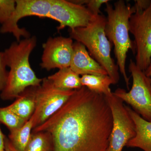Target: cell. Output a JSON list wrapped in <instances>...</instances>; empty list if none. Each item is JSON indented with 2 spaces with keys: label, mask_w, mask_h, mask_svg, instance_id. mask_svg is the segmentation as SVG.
Here are the masks:
<instances>
[{
  "label": "cell",
  "mask_w": 151,
  "mask_h": 151,
  "mask_svg": "<svg viewBox=\"0 0 151 151\" xmlns=\"http://www.w3.org/2000/svg\"><path fill=\"white\" fill-rule=\"evenodd\" d=\"M73 41L62 36L49 38L42 45L43 54L40 65L50 70L70 67L73 53Z\"/></svg>",
  "instance_id": "8fae6325"
},
{
  "label": "cell",
  "mask_w": 151,
  "mask_h": 151,
  "mask_svg": "<svg viewBox=\"0 0 151 151\" xmlns=\"http://www.w3.org/2000/svg\"><path fill=\"white\" fill-rule=\"evenodd\" d=\"M52 0H16L15 8L10 18L0 28L1 33L12 34L17 41L21 38L30 37V33L18 26V22L25 17L36 16L49 17Z\"/></svg>",
  "instance_id": "9c48e42d"
},
{
  "label": "cell",
  "mask_w": 151,
  "mask_h": 151,
  "mask_svg": "<svg viewBox=\"0 0 151 151\" xmlns=\"http://www.w3.org/2000/svg\"><path fill=\"white\" fill-rule=\"evenodd\" d=\"M73 3L85 6L93 15L95 16L101 14L100 8L102 5L108 4V0H76L71 1Z\"/></svg>",
  "instance_id": "44dd1931"
},
{
  "label": "cell",
  "mask_w": 151,
  "mask_h": 151,
  "mask_svg": "<svg viewBox=\"0 0 151 151\" xmlns=\"http://www.w3.org/2000/svg\"><path fill=\"white\" fill-rule=\"evenodd\" d=\"M105 10L108 15L105 33L114 45L117 65L129 89V78L126 71V60L130 50L134 53V42L130 37L129 21L132 15L136 12V9L134 6H131L123 0H119L114 3V6L109 3L106 4Z\"/></svg>",
  "instance_id": "3957f363"
},
{
  "label": "cell",
  "mask_w": 151,
  "mask_h": 151,
  "mask_svg": "<svg viewBox=\"0 0 151 151\" xmlns=\"http://www.w3.org/2000/svg\"><path fill=\"white\" fill-rule=\"evenodd\" d=\"M151 1L137 0L135 1L134 6L136 10H144L147 9L150 5Z\"/></svg>",
  "instance_id": "603a6c76"
},
{
  "label": "cell",
  "mask_w": 151,
  "mask_h": 151,
  "mask_svg": "<svg viewBox=\"0 0 151 151\" xmlns=\"http://www.w3.org/2000/svg\"><path fill=\"white\" fill-rule=\"evenodd\" d=\"M81 86H85L92 92L105 96L112 94L110 86L115 84L108 75H84L80 77Z\"/></svg>",
  "instance_id": "2e32d148"
},
{
  "label": "cell",
  "mask_w": 151,
  "mask_h": 151,
  "mask_svg": "<svg viewBox=\"0 0 151 151\" xmlns=\"http://www.w3.org/2000/svg\"><path fill=\"white\" fill-rule=\"evenodd\" d=\"M106 17L94 16L86 27L70 30V37L85 46L89 54L107 71L115 84L119 82V68L111 57L112 44L105 32Z\"/></svg>",
  "instance_id": "277c9868"
},
{
  "label": "cell",
  "mask_w": 151,
  "mask_h": 151,
  "mask_svg": "<svg viewBox=\"0 0 151 151\" xmlns=\"http://www.w3.org/2000/svg\"><path fill=\"white\" fill-rule=\"evenodd\" d=\"M112 127L106 96L82 86L32 132L50 134L52 151H107Z\"/></svg>",
  "instance_id": "6da1fadb"
},
{
  "label": "cell",
  "mask_w": 151,
  "mask_h": 151,
  "mask_svg": "<svg viewBox=\"0 0 151 151\" xmlns=\"http://www.w3.org/2000/svg\"><path fill=\"white\" fill-rule=\"evenodd\" d=\"M127 108L134 123L136 134L126 146L138 148L144 151H151V122L143 119L129 107L127 106Z\"/></svg>",
  "instance_id": "4fadbf2b"
},
{
  "label": "cell",
  "mask_w": 151,
  "mask_h": 151,
  "mask_svg": "<svg viewBox=\"0 0 151 151\" xmlns=\"http://www.w3.org/2000/svg\"><path fill=\"white\" fill-rule=\"evenodd\" d=\"M73 53L70 68L78 75H108L103 66L89 54L82 44L73 42Z\"/></svg>",
  "instance_id": "7c38bea8"
},
{
  "label": "cell",
  "mask_w": 151,
  "mask_h": 151,
  "mask_svg": "<svg viewBox=\"0 0 151 151\" xmlns=\"http://www.w3.org/2000/svg\"><path fill=\"white\" fill-rule=\"evenodd\" d=\"M5 137L0 128V151H5L4 142Z\"/></svg>",
  "instance_id": "d4e9b609"
},
{
  "label": "cell",
  "mask_w": 151,
  "mask_h": 151,
  "mask_svg": "<svg viewBox=\"0 0 151 151\" xmlns=\"http://www.w3.org/2000/svg\"><path fill=\"white\" fill-rule=\"evenodd\" d=\"M26 122L7 107L0 108V122L6 125L10 131L20 128Z\"/></svg>",
  "instance_id": "d6986e66"
},
{
  "label": "cell",
  "mask_w": 151,
  "mask_h": 151,
  "mask_svg": "<svg viewBox=\"0 0 151 151\" xmlns=\"http://www.w3.org/2000/svg\"><path fill=\"white\" fill-rule=\"evenodd\" d=\"M14 0H0V23L2 25L7 21L15 8Z\"/></svg>",
  "instance_id": "ffe728a7"
},
{
  "label": "cell",
  "mask_w": 151,
  "mask_h": 151,
  "mask_svg": "<svg viewBox=\"0 0 151 151\" xmlns=\"http://www.w3.org/2000/svg\"><path fill=\"white\" fill-rule=\"evenodd\" d=\"M37 45L35 36L13 42L4 52L6 65L10 68L3 100L16 99L27 88L40 86L42 79L38 78L31 67L30 55Z\"/></svg>",
  "instance_id": "7a4b0ae2"
},
{
  "label": "cell",
  "mask_w": 151,
  "mask_h": 151,
  "mask_svg": "<svg viewBox=\"0 0 151 151\" xmlns=\"http://www.w3.org/2000/svg\"><path fill=\"white\" fill-rule=\"evenodd\" d=\"M94 16L85 6L71 1L52 0L48 18L59 23V32L66 27L70 30L86 27Z\"/></svg>",
  "instance_id": "30bf717a"
},
{
  "label": "cell",
  "mask_w": 151,
  "mask_h": 151,
  "mask_svg": "<svg viewBox=\"0 0 151 151\" xmlns=\"http://www.w3.org/2000/svg\"><path fill=\"white\" fill-rule=\"evenodd\" d=\"M129 29L134 39L135 63L145 71L151 63V1L147 9L132 15Z\"/></svg>",
  "instance_id": "8992f818"
},
{
  "label": "cell",
  "mask_w": 151,
  "mask_h": 151,
  "mask_svg": "<svg viewBox=\"0 0 151 151\" xmlns=\"http://www.w3.org/2000/svg\"><path fill=\"white\" fill-rule=\"evenodd\" d=\"M105 96L113 118V127L107 151H122L136 135L135 124L122 100L113 92Z\"/></svg>",
  "instance_id": "52a82bcc"
},
{
  "label": "cell",
  "mask_w": 151,
  "mask_h": 151,
  "mask_svg": "<svg viewBox=\"0 0 151 151\" xmlns=\"http://www.w3.org/2000/svg\"><path fill=\"white\" fill-rule=\"evenodd\" d=\"M5 60L4 52H0V92H2L5 87L7 80L8 72L6 69Z\"/></svg>",
  "instance_id": "7402d4cb"
},
{
  "label": "cell",
  "mask_w": 151,
  "mask_h": 151,
  "mask_svg": "<svg viewBox=\"0 0 151 151\" xmlns=\"http://www.w3.org/2000/svg\"><path fill=\"white\" fill-rule=\"evenodd\" d=\"M52 140L47 132H32L24 151H52Z\"/></svg>",
  "instance_id": "ac0fdd59"
},
{
  "label": "cell",
  "mask_w": 151,
  "mask_h": 151,
  "mask_svg": "<svg viewBox=\"0 0 151 151\" xmlns=\"http://www.w3.org/2000/svg\"><path fill=\"white\" fill-rule=\"evenodd\" d=\"M129 70L133 79L131 90L127 92L118 88L113 94L132 106L143 119L151 122V78L147 76L132 59Z\"/></svg>",
  "instance_id": "5b68a950"
},
{
  "label": "cell",
  "mask_w": 151,
  "mask_h": 151,
  "mask_svg": "<svg viewBox=\"0 0 151 151\" xmlns=\"http://www.w3.org/2000/svg\"><path fill=\"white\" fill-rule=\"evenodd\" d=\"M47 79L57 88L64 90H74L82 87L80 76L70 67L60 69L56 73L50 76Z\"/></svg>",
  "instance_id": "9a60e30c"
},
{
  "label": "cell",
  "mask_w": 151,
  "mask_h": 151,
  "mask_svg": "<svg viewBox=\"0 0 151 151\" xmlns=\"http://www.w3.org/2000/svg\"><path fill=\"white\" fill-rule=\"evenodd\" d=\"M74 90L58 89L47 78H42L40 86L36 87L34 128L43 124L58 111L74 93Z\"/></svg>",
  "instance_id": "ba28073f"
},
{
  "label": "cell",
  "mask_w": 151,
  "mask_h": 151,
  "mask_svg": "<svg viewBox=\"0 0 151 151\" xmlns=\"http://www.w3.org/2000/svg\"><path fill=\"white\" fill-rule=\"evenodd\" d=\"M144 72L147 76L151 78V63Z\"/></svg>",
  "instance_id": "484cf974"
},
{
  "label": "cell",
  "mask_w": 151,
  "mask_h": 151,
  "mask_svg": "<svg viewBox=\"0 0 151 151\" xmlns=\"http://www.w3.org/2000/svg\"><path fill=\"white\" fill-rule=\"evenodd\" d=\"M35 117L34 114L22 127L10 131L9 139L17 151H24L34 129Z\"/></svg>",
  "instance_id": "e0dca14e"
},
{
  "label": "cell",
  "mask_w": 151,
  "mask_h": 151,
  "mask_svg": "<svg viewBox=\"0 0 151 151\" xmlns=\"http://www.w3.org/2000/svg\"><path fill=\"white\" fill-rule=\"evenodd\" d=\"M37 86H31L23 92L12 104L7 106L25 122L28 121L36 108L35 92Z\"/></svg>",
  "instance_id": "5bb4252c"
},
{
  "label": "cell",
  "mask_w": 151,
  "mask_h": 151,
  "mask_svg": "<svg viewBox=\"0 0 151 151\" xmlns=\"http://www.w3.org/2000/svg\"><path fill=\"white\" fill-rule=\"evenodd\" d=\"M5 151H17L15 149L8 138L5 137L4 142Z\"/></svg>",
  "instance_id": "cb8c5ba5"
}]
</instances>
